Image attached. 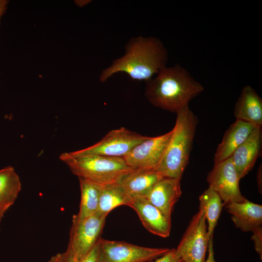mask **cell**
Instances as JSON below:
<instances>
[{
	"mask_svg": "<svg viewBox=\"0 0 262 262\" xmlns=\"http://www.w3.org/2000/svg\"><path fill=\"white\" fill-rule=\"evenodd\" d=\"M125 53L103 69L99 81L104 82L118 73H124L131 79L145 82L166 66L168 52L158 38L138 36L131 38L124 47Z\"/></svg>",
	"mask_w": 262,
	"mask_h": 262,
	"instance_id": "cell-1",
	"label": "cell"
},
{
	"mask_svg": "<svg viewBox=\"0 0 262 262\" xmlns=\"http://www.w3.org/2000/svg\"><path fill=\"white\" fill-rule=\"evenodd\" d=\"M145 82V96L148 100L155 106L176 114L189 107L190 101L204 89L179 64L163 68Z\"/></svg>",
	"mask_w": 262,
	"mask_h": 262,
	"instance_id": "cell-2",
	"label": "cell"
},
{
	"mask_svg": "<svg viewBox=\"0 0 262 262\" xmlns=\"http://www.w3.org/2000/svg\"><path fill=\"white\" fill-rule=\"evenodd\" d=\"M198 118L188 107L177 114L173 132L155 169L164 178L181 180L188 164Z\"/></svg>",
	"mask_w": 262,
	"mask_h": 262,
	"instance_id": "cell-3",
	"label": "cell"
},
{
	"mask_svg": "<svg viewBox=\"0 0 262 262\" xmlns=\"http://www.w3.org/2000/svg\"><path fill=\"white\" fill-rule=\"evenodd\" d=\"M59 158L79 178L102 185L118 183L124 175L133 169L122 157L101 155L74 157L64 152Z\"/></svg>",
	"mask_w": 262,
	"mask_h": 262,
	"instance_id": "cell-4",
	"label": "cell"
},
{
	"mask_svg": "<svg viewBox=\"0 0 262 262\" xmlns=\"http://www.w3.org/2000/svg\"><path fill=\"white\" fill-rule=\"evenodd\" d=\"M106 217L97 213L83 219L73 215L67 247L63 253L65 262L80 261L93 249L100 238Z\"/></svg>",
	"mask_w": 262,
	"mask_h": 262,
	"instance_id": "cell-5",
	"label": "cell"
},
{
	"mask_svg": "<svg viewBox=\"0 0 262 262\" xmlns=\"http://www.w3.org/2000/svg\"><path fill=\"white\" fill-rule=\"evenodd\" d=\"M147 138V136L121 127L111 131L92 146L68 153L74 157L101 155L123 158L135 146Z\"/></svg>",
	"mask_w": 262,
	"mask_h": 262,
	"instance_id": "cell-6",
	"label": "cell"
},
{
	"mask_svg": "<svg viewBox=\"0 0 262 262\" xmlns=\"http://www.w3.org/2000/svg\"><path fill=\"white\" fill-rule=\"evenodd\" d=\"M98 262H146L163 256L170 248H150L100 238Z\"/></svg>",
	"mask_w": 262,
	"mask_h": 262,
	"instance_id": "cell-7",
	"label": "cell"
},
{
	"mask_svg": "<svg viewBox=\"0 0 262 262\" xmlns=\"http://www.w3.org/2000/svg\"><path fill=\"white\" fill-rule=\"evenodd\" d=\"M208 243L206 220L199 209L191 220L176 252L184 262H204Z\"/></svg>",
	"mask_w": 262,
	"mask_h": 262,
	"instance_id": "cell-8",
	"label": "cell"
},
{
	"mask_svg": "<svg viewBox=\"0 0 262 262\" xmlns=\"http://www.w3.org/2000/svg\"><path fill=\"white\" fill-rule=\"evenodd\" d=\"M240 180L231 157L214 164L207 178L209 187L219 194L224 205L246 199L240 190Z\"/></svg>",
	"mask_w": 262,
	"mask_h": 262,
	"instance_id": "cell-9",
	"label": "cell"
},
{
	"mask_svg": "<svg viewBox=\"0 0 262 262\" xmlns=\"http://www.w3.org/2000/svg\"><path fill=\"white\" fill-rule=\"evenodd\" d=\"M173 132L147 138L135 146L124 157L133 169H155L159 164Z\"/></svg>",
	"mask_w": 262,
	"mask_h": 262,
	"instance_id": "cell-10",
	"label": "cell"
},
{
	"mask_svg": "<svg viewBox=\"0 0 262 262\" xmlns=\"http://www.w3.org/2000/svg\"><path fill=\"white\" fill-rule=\"evenodd\" d=\"M138 214L143 225L149 232L161 237H167L170 233L171 219L143 196L131 198L129 205Z\"/></svg>",
	"mask_w": 262,
	"mask_h": 262,
	"instance_id": "cell-11",
	"label": "cell"
},
{
	"mask_svg": "<svg viewBox=\"0 0 262 262\" xmlns=\"http://www.w3.org/2000/svg\"><path fill=\"white\" fill-rule=\"evenodd\" d=\"M181 194L180 180L163 178L144 197L166 216L171 219L173 207Z\"/></svg>",
	"mask_w": 262,
	"mask_h": 262,
	"instance_id": "cell-12",
	"label": "cell"
},
{
	"mask_svg": "<svg viewBox=\"0 0 262 262\" xmlns=\"http://www.w3.org/2000/svg\"><path fill=\"white\" fill-rule=\"evenodd\" d=\"M262 144V127H257L232 154L231 158L240 180L251 170L261 156Z\"/></svg>",
	"mask_w": 262,
	"mask_h": 262,
	"instance_id": "cell-13",
	"label": "cell"
},
{
	"mask_svg": "<svg viewBox=\"0 0 262 262\" xmlns=\"http://www.w3.org/2000/svg\"><path fill=\"white\" fill-rule=\"evenodd\" d=\"M233 114L236 120L262 127V99L252 87L246 85L243 87Z\"/></svg>",
	"mask_w": 262,
	"mask_h": 262,
	"instance_id": "cell-14",
	"label": "cell"
},
{
	"mask_svg": "<svg viewBox=\"0 0 262 262\" xmlns=\"http://www.w3.org/2000/svg\"><path fill=\"white\" fill-rule=\"evenodd\" d=\"M163 178L155 169H132L124 175L118 183L131 198L144 197Z\"/></svg>",
	"mask_w": 262,
	"mask_h": 262,
	"instance_id": "cell-15",
	"label": "cell"
},
{
	"mask_svg": "<svg viewBox=\"0 0 262 262\" xmlns=\"http://www.w3.org/2000/svg\"><path fill=\"white\" fill-rule=\"evenodd\" d=\"M236 228L244 232L252 231L262 225V206L247 199L226 205Z\"/></svg>",
	"mask_w": 262,
	"mask_h": 262,
	"instance_id": "cell-16",
	"label": "cell"
},
{
	"mask_svg": "<svg viewBox=\"0 0 262 262\" xmlns=\"http://www.w3.org/2000/svg\"><path fill=\"white\" fill-rule=\"evenodd\" d=\"M256 127L246 122L236 120L227 130L222 142L218 145L214 156V164L230 157Z\"/></svg>",
	"mask_w": 262,
	"mask_h": 262,
	"instance_id": "cell-17",
	"label": "cell"
},
{
	"mask_svg": "<svg viewBox=\"0 0 262 262\" xmlns=\"http://www.w3.org/2000/svg\"><path fill=\"white\" fill-rule=\"evenodd\" d=\"M21 190V182L14 168L0 169V210L4 213L15 203Z\"/></svg>",
	"mask_w": 262,
	"mask_h": 262,
	"instance_id": "cell-18",
	"label": "cell"
},
{
	"mask_svg": "<svg viewBox=\"0 0 262 262\" xmlns=\"http://www.w3.org/2000/svg\"><path fill=\"white\" fill-rule=\"evenodd\" d=\"M131 200L118 183L101 186L97 213L107 216L116 207L129 205Z\"/></svg>",
	"mask_w": 262,
	"mask_h": 262,
	"instance_id": "cell-19",
	"label": "cell"
},
{
	"mask_svg": "<svg viewBox=\"0 0 262 262\" xmlns=\"http://www.w3.org/2000/svg\"><path fill=\"white\" fill-rule=\"evenodd\" d=\"M199 209L201 210L207 221L209 240L213 238L214 228L219 218L223 205L219 194L211 188L205 190L199 197Z\"/></svg>",
	"mask_w": 262,
	"mask_h": 262,
	"instance_id": "cell-20",
	"label": "cell"
},
{
	"mask_svg": "<svg viewBox=\"0 0 262 262\" xmlns=\"http://www.w3.org/2000/svg\"><path fill=\"white\" fill-rule=\"evenodd\" d=\"M81 190V202L77 216L83 219L95 214L98 209L102 185L79 178Z\"/></svg>",
	"mask_w": 262,
	"mask_h": 262,
	"instance_id": "cell-21",
	"label": "cell"
},
{
	"mask_svg": "<svg viewBox=\"0 0 262 262\" xmlns=\"http://www.w3.org/2000/svg\"><path fill=\"white\" fill-rule=\"evenodd\" d=\"M253 234L251 239L254 241L255 249L261 257H262V228L259 227L252 231Z\"/></svg>",
	"mask_w": 262,
	"mask_h": 262,
	"instance_id": "cell-22",
	"label": "cell"
},
{
	"mask_svg": "<svg viewBox=\"0 0 262 262\" xmlns=\"http://www.w3.org/2000/svg\"><path fill=\"white\" fill-rule=\"evenodd\" d=\"M155 260L153 262H179L181 261L177 254L175 248L170 249L164 255Z\"/></svg>",
	"mask_w": 262,
	"mask_h": 262,
	"instance_id": "cell-23",
	"label": "cell"
},
{
	"mask_svg": "<svg viewBox=\"0 0 262 262\" xmlns=\"http://www.w3.org/2000/svg\"><path fill=\"white\" fill-rule=\"evenodd\" d=\"M99 252L98 242L93 249L83 258L76 262H98Z\"/></svg>",
	"mask_w": 262,
	"mask_h": 262,
	"instance_id": "cell-24",
	"label": "cell"
},
{
	"mask_svg": "<svg viewBox=\"0 0 262 262\" xmlns=\"http://www.w3.org/2000/svg\"><path fill=\"white\" fill-rule=\"evenodd\" d=\"M208 256L204 262H216L214 257V251L213 248V238L209 240L208 243Z\"/></svg>",
	"mask_w": 262,
	"mask_h": 262,
	"instance_id": "cell-25",
	"label": "cell"
},
{
	"mask_svg": "<svg viewBox=\"0 0 262 262\" xmlns=\"http://www.w3.org/2000/svg\"><path fill=\"white\" fill-rule=\"evenodd\" d=\"M48 262H65L63 253H58L51 257Z\"/></svg>",
	"mask_w": 262,
	"mask_h": 262,
	"instance_id": "cell-26",
	"label": "cell"
},
{
	"mask_svg": "<svg viewBox=\"0 0 262 262\" xmlns=\"http://www.w3.org/2000/svg\"><path fill=\"white\" fill-rule=\"evenodd\" d=\"M8 1L6 0H0V20L2 16L5 12Z\"/></svg>",
	"mask_w": 262,
	"mask_h": 262,
	"instance_id": "cell-27",
	"label": "cell"
},
{
	"mask_svg": "<svg viewBox=\"0 0 262 262\" xmlns=\"http://www.w3.org/2000/svg\"><path fill=\"white\" fill-rule=\"evenodd\" d=\"M257 183L258 185V188H259L260 192H261V193H262V164L260 165L259 166V168L257 172Z\"/></svg>",
	"mask_w": 262,
	"mask_h": 262,
	"instance_id": "cell-28",
	"label": "cell"
},
{
	"mask_svg": "<svg viewBox=\"0 0 262 262\" xmlns=\"http://www.w3.org/2000/svg\"><path fill=\"white\" fill-rule=\"evenodd\" d=\"M4 213H5L3 212H2V211L0 210V224L2 220V218L4 216Z\"/></svg>",
	"mask_w": 262,
	"mask_h": 262,
	"instance_id": "cell-29",
	"label": "cell"
},
{
	"mask_svg": "<svg viewBox=\"0 0 262 262\" xmlns=\"http://www.w3.org/2000/svg\"><path fill=\"white\" fill-rule=\"evenodd\" d=\"M154 261H148V262H153Z\"/></svg>",
	"mask_w": 262,
	"mask_h": 262,
	"instance_id": "cell-30",
	"label": "cell"
},
{
	"mask_svg": "<svg viewBox=\"0 0 262 262\" xmlns=\"http://www.w3.org/2000/svg\"><path fill=\"white\" fill-rule=\"evenodd\" d=\"M179 262H183V261L181 260V261H180Z\"/></svg>",
	"mask_w": 262,
	"mask_h": 262,
	"instance_id": "cell-31",
	"label": "cell"
}]
</instances>
